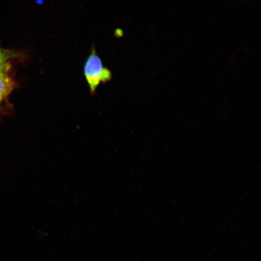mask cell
<instances>
[{
    "label": "cell",
    "mask_w": 261,
    "mask_h": 261,
    "mask_svg": "<svg viewBox=\"0 0 261 261\" xmlns=\"http://www.w3.org/2000/svg\"><path fill=\"white\" fill-rule=\"evenodd\" d=\"M10 64L6 62H4L0 64V75L3 74H7V72L10 69Z\"/></svg>",
    "instance_id": "obj_4"
},
{
    "label": "cell",
    "mask_w": 261,
    "mask_h": 261,
    "mask_svg": "<svg viewBox=\"0 0 261 261\" xmlns=\"http://www.w3.org/2000/svg\"><path fill=\"white\" fill-rule=\"evenodd\" d=\"M14 82L7 74L0 75V102L13 89Z\"/></svg>",
    "instance_id": "obj_2"
},
{
    "label": "cell",
    "mask_w": 261,
    "mask_h": 261,
    "mask_svg": "<svg viewBox=\"0 0 261 261\" xmlns=\"http://www.w3.org/2000/svg\"><path fill=\"white\" fill-rule=\"evenodd\" d=\"M85 78L89 87L91 95H94L99 85L111 80L112 72L104 66L102 62L97 54L95 47L92 46L83 67Z\"/></svg>",
    "instance_id": "obj_1"
},
{
    "label": "cell",
    "mask_w": 261,
    "mask_h": 261,
    "mask_svg": "<svg viewBox=\"0 0 261 261\" xmlns=\"http://www.w3.org/2000/svg\"><path fill=\"white\" fill-rule=\"evenodd\" d=\"M10 56L11 54L8 51L0 48V64L6 62Z\"/></svg>",
    "instance_id": "obj_3"
}]
</instances>
